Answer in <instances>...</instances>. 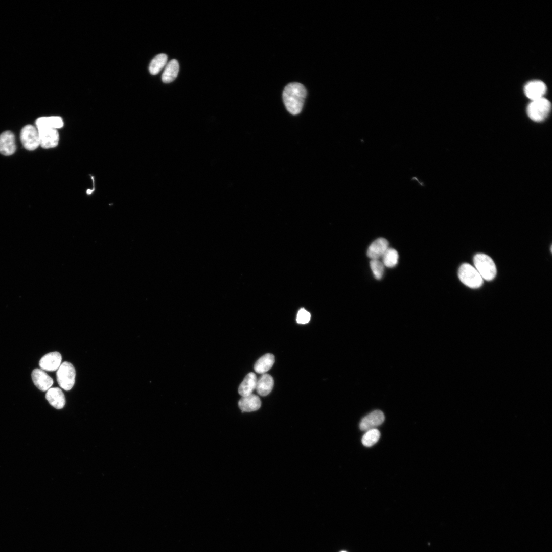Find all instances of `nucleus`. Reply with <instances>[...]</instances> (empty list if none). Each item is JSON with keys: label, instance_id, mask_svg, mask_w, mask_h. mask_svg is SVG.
<instances>
[{"label": "nucleus", "instance_id": "nucleus-7", "mask_svg": "<svg viewBox=\"0 0 552 552\" xmlns=\"http://www.w3.org/2000/svg\"><path fill=\"white\" fill-rule=\"evenodd\" d=\"M39 144L42 148L48 149L56 147L59 142V135L57 129L52 128L37 129Z\"/></svg>", "mask_w": 552, "mask_h": 552}, {"label": "nucleus", "instance_id": "nucleus-13", "mask_svg": "<svg viewBox=\"0 0 552 552\" xmlns=\"http://www.w3.org/2000/svg\"><path fill=\"white\" fill-rule=\"evenodd\" d=\"M16 150L15 139L10 131H6L0 134V153L4 155H11Z\"/></svg>", "mask_w": 552, "mask_h": 552}, {"label": "nucleus", "instance_id": "nucleus-11", "mask_svg": "<svg viewBox=\"0 0 552 552\" xmlns=\"http://www.w3.org/2000/svg\"><path fill=\"white\" fill-rule=\"evenodd\" d=\"M31 377L34 385L42 391L49 389L54 382L53 379L42 369L33 370Z\"/></svg>", "mask_w": 552, "mask_h": 552}, {"label": "nucleus", "instance_id": "nucleus-17", "mask_svg": "<svg viewBox=\"0 0 552 552\" xmlns=\"http://www.w3.org/2000/svg\"><path fill=\"white\" fill-rule=\"evenodd\" d=\"M62 119L59 116L42 117L36 121L37 129L52 128L57 129L63 126Z\"/></svg>", "mask_w": 552, "mask_h": 552}, {"label": "nucleus", "instance_id": "nucleus-1", "mask_svg": "<svg viewBox=\"0 0 552 552\" xmlns=\"http://www.w3.org/2000/svg\"><path fill=\"white\" fill-rule=\"evenodd\" d=\"M307 91L304 86L298 82L287 84L283 92V100L287 111L293 115L299 114L303 108Z\"/></svg>", "mask_w": 552, "mask_h": 552}, {"label": "nucleus", "instance_id": "nucleus-16", "mask_svg": "<svg viewBox=\"0 0 552 552\" xmlns=\"http://www.w3.org/2000/svg\"><path fill=\"white\" fill-rule=\"evenodd\" d=\"M257 378L255 374L250 372L244 377L238 388V393L242 397L252 394L256 388Z\"/></svg>", "mask_w": 552, "mask_h": 552}, {"label": "nucleus", "instance_id": "nucleus-6", "mask_svg": "<svg viewBox=\"0 0 552 552\" xmlns=\"http://www.w3.org/2000/svg\"><path fill=\"white\" fill-rule=\"evenodd\" d=\"M20 138L24 147L28 150H35L40 145L38 130L31 125H27L22 128Z\"/></svg>", "mask_w": 552, "mask_h": 552}, {"label": "nucleus", "instance_id": "nucleus-15", "mask_svg": "<svg viewBox=\"0 0 552 552\" xmlns=\"http://www.w3.org/2000/svg\"><path fill=\"white\" fill-rule=\"evenodd\" d=\"M261 405L260 398L255 395L242 397L238 402V406L242 412H251L258 410Z\"/></svg>", "mask_w": 552, "mask_h": 552}, {"label": "nucleus", "instance_id": "nucleus-9", "mask_svg": "<svg viewBox=\"0 0 552 552\" xmlns=\"http://www.w3.org/2000/svg\"><path fill=\"white\" fill-rule=\"evenodd\" d=\"M546 90L545 83L540 80L530 81L527 83L524 88L525 95L532 101L544 97Z\"/></svg>", "mask_w": 552, "mask_h": 552}, {"label": "nucleus", "instance_id": "nucleus-23", "mask_svg": "<svg viewBox=\"0 0 552 552\" xmlns=\"http://www.w3.org/2000/svg\"><path fill=\"white\" fill-rule=\"evenodd\" d=\"M380 436V431L375 428L369 430L363 435L361 442L366 447H371L375 444Z\"/></svg>", "mask_w": 552, "mask_h": 552}, {"label": "nucleus", "instance_id": "nucleus-22", "mask_svg": "<svg viewBox=\"0 0 552 552\" xmlns=\"http://www.w3.org/2000/svg\"><path fill=\"white\" fill-rule=\"evenodd\" d=\"M398 258L399 255L397 251L394 248L389 247L382 257V262L385 266L393 268L397 265Z\"/></svg>", "mask_w": 552, "mask_h": 552}, {"label": "nucleus", "instance_id": "nucleus-24", "mask_svg": "<svg viewBox=\"0 0 552 552\" xmlns=\"http://www.w3.org/2000/svg\"><path fill=\"white\" fill-rule=\"evenodd\" d=\"M370 266L374 277L377 280L382 279L385 268L382 262L380 260L372 259L370 261Z\"/></svg>", "mask_w": 552, "mask_h": 552}, {"label": "nucleus", "instance_id": "nucleus-12", "mask_svg": "<svg viewBox=\"0 0 552 552\" xmlns=\"http://www.w3.org/2000/svg\"><path fill=\"white\" fill-rule=\"evenodd\" d=\"M388 241L383 238H379L374 241L369 246L367 250V256L371 260L382 258L383 255L389 248Z\"/></svg>", "mask_w": 552, "mask_h": 552}, {"label": "nucleus", "instance_id": "nucleus-26", "mask_svg": "<svg viewBox=\"0 0 552 552\" xmlns=\"http://www.w3.org/2000/svg\"><path fill=\"white\" fill-rule=\"evenodd\" d=\"M341 552H346V551H341Z\"/></svg>", "mask_w": 552, "mask_h": 552}, {"label": "nucleus", "instance_id": "nucleus-8", "mask_svg": "<svg viewBox=\"0 0 552 552\" xmlns=\"http://www.w3.org/2000/svg\"><path fill=\"white\" fill-rule=\"evenodd\" d=\"M384 419L385 416L382 411L379 410H374L361 419L359 424V428L360 430L364 431L375 429L376 427L381 425L383 423Z\"/></svg>", "mask_w": 552, "mask_h": 552}, {"label": "nucleus", "instance_id": "nucleus-25", "mask_svg": "<svg viewBox=\"0 0 552 552\" xmlns=\"http://www.w3.org/2000/svg\"><path fill=\"white\" fill-rule=\"evenodd\" d=\"M310 313L304 308H301L297 314L296 321L298 324H306L310 320Z\"/></svg>", "mask_w": 552, "mask_h": 552}, {"label": "nucleus", "instance_id": "nucleus-10", "mask_svg": "<svg viewBox=\"0 0 552 552\" xmlns=\"http://www.w3.org/2000/svg\"><path fill=\"white\" fill-rule=\"evenodd\" d=\"M62 357L58 352H52L44 355L40 360L39 365L41 369L47 371H55L61 364Z\"/></svg>", "mask_w": 552, "mask_h": 552}, {"label": "nucleus", "instance_id": "nucleus-2", "mask_svg": "<svg viewBox=\"0 0 552 552\" xmlns=\"http://www.w3.org/2000/svg\"><path fill=\"white\" fill-rule=\"evenodd\" d=\"M473 263L483 279L490 281L495 277L497 272L496 265L489 256L485 254H477L474 257Z\"/></svg>", "mask_w": 552, "mask_h": 552}, {"label": "nucleus", "instance_id": "nucleus-3", "mask_svg": "<svg viewBox=\"0 0 552 552\" xmlns=\"http://www.w3.org/2000/svg\"><path fill=\"white\" fill-rule=\"evenodd\" d=\"M458 275L460 281L471 288H478L483 284V279L479 272L469 264H463L459 268Z\"/></svg>", "mask_w": 552, "mask_h": 552}, {"label": "nucleus", "instance_id": "nucleus-4", "mask_svg": "<svg viewBox=\"0 0 552 552\" xmlns=\"http://www.w3.org/2000/svg\"><path fill=\"white\" fill-rule=\"evenodd\" d=\"M550 110V102L543 97L532 101L527 106V113L534 121L541 122L546 118Z\"/></svg>", "mask_w": 552, "mask_h": 552}, {"label": "nucleus", "instance_id": "nucleus-21", "mask_svg": "<svg viewBox=\"0 0 552 552\" xmlns=\"http://www.w3.org/2000/svg\"><path fill=\"white\" fill-rule=\"evenodd\" d=\"M167 55L164 53L157 55L151 61L149 66V71L152 75L158 74L167 64Z\"/></svg>", "mask_w": 552, "mask_h": 552}, {"label": "nucleus", "instance_id": "nucleus-19", "mask_svg": "<svg viewBox=\"0 0 552 552\" xmlns=\"http://www.w3.org/2000/svg\"><path fill=\"white\" fill-rule=\"evenodd\" d=\"M275 361L274 356L267 353L261 357L255 363L254 370L259 374H265L273 366Z\"/></svg>", "mask_w": 552, "mask_h": 552}, {"label": "nucleus", "instance_id": "nucleus-18", "mask_svg": "<svg viewBox=\"0 0 552 552\" xmlns=\"http://www.w3.org/2000/svg\"><path fill=\"white\" fill-rule=\"evenodd\" d=\"M273 385L274 380L272 377L268 374L265 373L257 380L256 389L260 396H265L271 392Z\"/></svg>", "mask_w": 552, "mask_h": 552}, {"label": "nucleus", "instance_id": "nucleus-5", "mask_svg": "<svg viewBox=\"0 0 552 552\" xmlns=\"http://www.w3.org/2000/svg\"><path fill=\"white\" fill-rule=\"evenodd\" d=\"M57 380L59 386L65 390H70L74 385L76 371L70 362H63L56 373Z\"/></svg>", "mask_w": 552, "mask_h": 552}, {"label": "nucleus", "instance_id": "nucleus-20", "mask_svg": "<svg viewBox=\"0 0 552 552\" xmlns=\"http://www.w3.org/2000/svg\"><path fill=\"white\" fill-rule=\"evenodd\" d=\"M179 70V63L177 60H170L166 65L162 76L163 82L168 83L174 81L177 76Z\"/></svg>", "mask_w": 552, "mask_h": 552}, {"label": "nucleus", "instance_id": "nucleus-14", "mask_svg": "<svg viewBox=\"0 0 552 552\" xmlns=\"http://www.w3.org/2000/svg\"><path fill=\"white\" fill-rule=\"evenodd\" d=\"M45 398L54 408L60 409L65 404V398L62 390L58 387L50 388L47 390Z\"/></svg>", "mask_w": 552, "mask_h": 552}]
</instances>
